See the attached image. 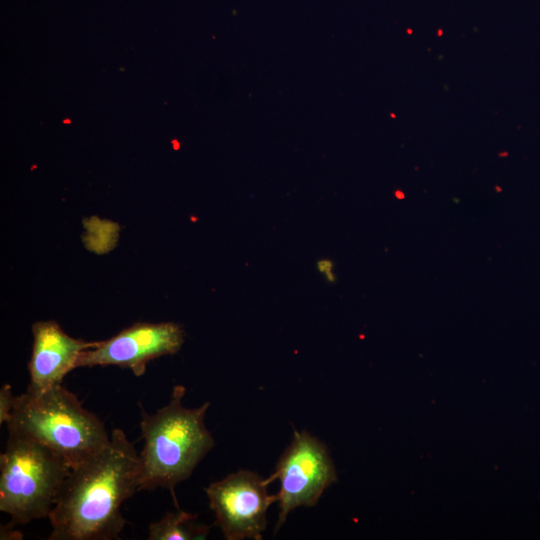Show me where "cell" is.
<instances>
[{
  "instance_id": "obj_1",
  "label": "cell",
  "mask_w": 540,
  "mask_h": 540,
  "mask_svg": "<svg viewBox=\"0 0 540 540\" xmlns=\"http://www.w3.org/2000/svg\"><path fill=\"white\" fill-rule=\"evenodd\" d=\"M140 491V458L120 429L109 443L72 468L65 478L49 520V540L119 538L125 519L120 507Z\"/></svg>"
},
{
  "instance_id": "obj_2",
  "label": "cell",
  "mask_w": 540,
  "mask_h": 540,
  "mask_svg": "<svg viewBox=\"0 0 540 540\" xmlns=\"http://www.w3.org/2000/svg\"><path fill=\"white\" fill-rule=\"evenodd\" d=\"M185 393L184 386L175 385L169 403L154 414L142 410L140 422V490L168 489L175 503L176 485L190 477L215 444L204 421L210 403L186 408Z\"/></svg>"
},
{
  "instance_id": "obj_3",
  "label": "cell",
  "mask_w": 540,
  "mask_h": 540,
  "mask_svg": "<svg viewBox=\"0 0 540 540\" xmlns=\"http://www.w3.org/2000/svg\"><path fill=\"white\" fill-rule=\"evenodd\" d=\"M8 431L36 441L75 468L103 449L110 437L103 422L61 384L16 396Z\"/></svg>"
},
{
  "instance_id": "obj_4",
  "label": "cell",
  "mask_w": 540,
  "mask_h": 540,
  "mask_svg": "<svg viewBox=\"0 0 540 540\" xmlns=\"http://www.w3.org/2000/svg\"><path fill=\"white\" fill-rule=\"evenodd\" d=\"M70 471L44 445L9 432L0 456V510L19 524L48 517Z\"/></svg>"
},
{
  "instance_id": "obj_5",
  "label": "cell",
  "mask_w": 540,
  "mask_h": 540,
  "mask_svg": "<svg viewBox=\"0 0 540 540\" xmlns=\"http://www.w3.org/2000/svg\"><path fill=\"white\" fill-rule=\"evenodd\" d=\"M276 479L280 481V490L274 533L292 510L316 505L324 491L337 481V473L326 445L307 431L295 430L291 443L266 482L270 484Z\"/></svg>"
},
{
  "instance_id": "obj_6",
  "label": "cell",
  "mask_w": 540,
  "mask_h": 540,
  "mask_svg": "<svg viewBox=\"0 0 540 540\" xmlns=\"http://www.w3.org/2000/svg\"><path fill=\"white\" fill-rule=\"evenodd\" d=\"M268 483L249 470H239L212 482L204 490L217 525L227 540H261L268 508L278 500Z\"/></svg>"
},
{
  "instance_id": "obj_7",
  "label": "cell",
  "mask_w": 540,
  "mask_h": 540,
  "mask_svg": "<svg viewBox=\"0 0 540 540\" xmlns=\"http://www.w3.org/2000/svg\"><path fill=\"white\" fill-rule=\"evenodd\" d=\"M184 340V330L177 323L137 322L84 350L77 368L114 365L127 368L139 377L145 373L148 362L177 353Z\"/></svg>"
},
{
  "instance_id": "obj_8",
  "label": "cell",
  "mask_w": 540,
  "mask_h": 540,
  "mask_svg": "<svg viewBox=\"0 0 540 540\" xmlns=\"http://www.w3.org/2000/svg\"><path fill=\"white\" fill-rule=\"evenodd\" d=\"M32 333L33 347L28 363L27 386V391L32 393L60 385L63 378L77 368L81 353L98 343L71 337L53 320L35 322Z\"/></svg>"
},
{
  "instance_id": "obj_9",
  "label": "cell",
  "mask_w": 540,
  "mask_h": 540,
  "mask_svg": "<svg viewBox=\"0 0 540 540\" xmlns=\"http://www.w3.org/2000/svg\"><path fill=\"white\" fill-rule=\"evenodd\" d=\"M198 515L178 508L167 512L159 521L149 525V540H200L205 539L210 527L197 522Z\"/></svg>"
},
{
  "instance_id": "obj_10",
  "label": "cell",
  "mask_w": 540,
  "mask_h": 540,
  "mask_svg": "<svg viewBox=\"0 0 540 540\" xmlns=\"http://www.w3.org/2000/svg\"><path fill=\"white\" fill-rule=\"evenodd\" d=\"M16 396L12 393V387L4 384L0 390V424L7 423L12 415Z\"/></svg>"
},
{
  "instance_id": "obj_11",
  "label": "cell",
  "mask_w": 540,
  "mask_h": 540,
  "mask_svg": "<svg viewBox=\"0 0 540 540\" xmlns=\"http://www.w3.org/2000/svg\"><path fill=\"white\" fill-rule=\"evenodd\" d=\"M333 266V262L327 259L319 260L317 263L319 271L324 274V276L330 282H334L336 278L333 273Z\"/></svg>"
},
{
  "instance_id": "obj_12",
  "label": "cell",
  "mask_w": 540,
  "mask_h": 540,
  "mask_svg": "<svg viewBox=\"0 0 540 540\" xmlns=\"http://www.w3.org/2000/svg\"><path fill=\"white\" fill-rule=\"evenodd\" d=\"M395 196H396L398 199H404L405 194H404L401 190H396V191H395Z\"/></svg>"
},
{
  "instance_id": "obj_13",
  "label": "cell",
  "mask_w": 540,
  "mask_h": 540,
  "mask_svg": "<svg viewBox=\"0 0 540 540\" xmlns=\"http://www.w3.org/2000/svg\"><path fill=\"white\" fill-rule=\"evenodd\" d=\"M507 155H508L507 152H501V153H499V156H500V157H506Z\"/></svg>"
},
{
  "instance_id": "obj_14",
  "label": "cell",
  "mask_w": 540,
  "mask_h": 540,
  "mask_svg": "<svg viewBox=\"0 0 540 540\" xmlns=\"http://www.w3.org/2000/svg\"><path fill=\"white\" fill-rule=\"evenodd\" d=\"M63 123H65V124H67V123L70 124L71 121H70L69 119H66V120L63 121Z\"/></svg>"
},
{
  "instance_id": "obj_15",
  "label": "cell",
  "mask_w": 540,
  "mask_h": 540,
  "mask_svg": "<svg viewBox=\"0 0 540 540\" xmlns=\"http://www.w3.org/2000/svg\"><path fill=\"white\" fill-rule=\"evenodd\" d=\"M497 189L498 192L501 191V188L500 187H495Z\"/></svg>"
}]
</instances>
